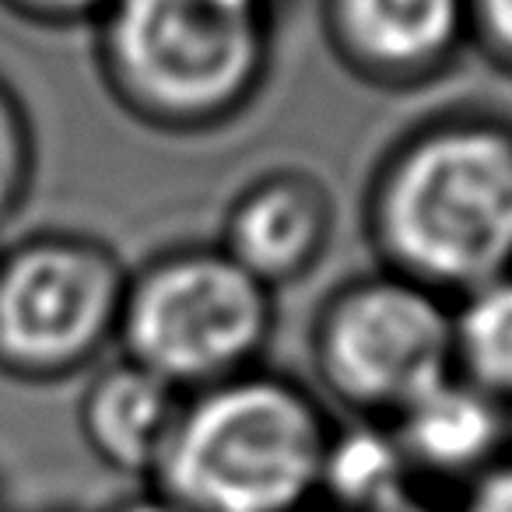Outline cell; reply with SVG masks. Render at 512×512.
I'll return each instance as SVG.
<instances>
[{"label":"cell","instance_id":"cell-10","mask_svg":"<svg viewBox=\"0 0 512 512\" xmlns=\"http://www.w3.org/2000/svg\"><path fill=\"white\" fill-rule=\"evenodd\" d=\"M186 393L172 390L148 369L116 358L88 372L78 400V428L88 453L120 477H134L144 488L155 477L169 435L183 411Z\"/></svg>","mask_w":512,"mask_h":512},{"label":"cell","instance_id":"cell-17","mask_svg":"<svg viewBox=\"0 0 512 512\" xmlns=\"http://www.w3.org/2000/svg\"><path fill=\"white\" fill-rule=\"evenodd\" d=\"M309 512H341V509H330V505H316V509H309Z\"/></svg>","mask_w":512,"mask_h":512},{"label":"cell","instance_id":"cell-14","mask_svg":"<svg viewBox=\"0 0 512 512\" xmlns=\"http://www.w3.org/2000/svg\"><path fill=\"white\" fill-rule=\"evenodd\" d=\"M470 46L512 74V0H470Z\"/></svg>","mask_w":512,"mask_h":512},{"label":"cell","instance_id":"cell-13","mask_svg":"<svg viewBox=\"0 0 512 512\" xmlns=\"http://www.w3.org/2000/svg\"><path fill=\"white\" fill-rule=\"evenodd\" d=\"M113 0H0V8L36 29H92Z\"/></svg>","mask_w":512,"mask_h":512},{"label":"cell","instance_id":"cell-11","mask_svg":"<svg viewBox=\"0 0 512 512\" xmlns=\"http://www.w3.org/2000/svg\"><path fill=\"white\" fill-rule=\"evenodd\" d=\"M453 365L460 379L512 407V274L453 299Z\"/></svg>","mask_w":512,"mask_h":512},{"label":"cell","instance_id":"cell-7","mask_svg":"<svg viewBox=\"0 0 512 512\" xmlns=\"http://www.w3.org/2000/svg\"><path fill=\"white\" fill-rule=\"evenodd\" d=\"M334 60L372 88H421L470 46V0H320Z\"/></svg>","mask_w":512,"mask_h":512},{"label":"cell","instance_id":"cell-4","mask_svg":"<svg viewBox=\"0 0 512 512\" xmlns=\"http://www.w3.org/2000/svg\"><path fill=\"white\" fill-rule=\"evenodd\" d=\"M274 299L218 242L165 249L130 271L116 351L172 390L197 393L264 365Z\"/></svg>","mask_w":512,"mask_h":512},{"label":"cell","instance_id":"cell-5","mask_svg":"<svg viewBox=\"0 0 512 512\" xmlns=\"http://www.w3.org/2000/svg\"><path fill=\"white\" fill-rule=\"evenodd\" d=\"M309 355L334 404L386 425L456 372L453 299L379 267L327 295Z\"/></svg>","mask_w":512,"mask_h":512},{"label":"cell","instance_id":"cell-2","mask_svg":"<svg viewBox=\"0 0 512 512\" xmlns=\"http://www.w3.org/2000/svg\"><path fill=\"white\" fill-rule=\"evenodd\" d=\"M109 99L158 134H214L264 95L278 50L274 0H113L92 25Z\"/></svg>","mask_w":512,"mask_h":512},{"label":"cell","instance_id":"cell-16","mask_svg":"<svg viewBox=\"0 0 512 512\" xmlns=\"http://www.w3.org/2000/svg\"><path fill=\"white\" fill-rule=\"evenodd\" d=\"M109 512H186V509H183V505L172 502V498L158 495L155 488H144V491H137V495L123 498V502H116Z\"/></svg>","mask_w":512,"mask_h":512},{"label":"cell","instance_id":"cell-3","mask_svg":"<svg viewBox=\"0 0 512 512\" xmlns=\"http://www.w3.org/2000/svg\"><path fill=\"white\" fill-rule=\"evenodd\" d=\"M337 425L306 383L267 365L186 393L148 488L186 512L323 505Z\"/></svg>","mask_w":512,"mask_h":512},{"label":"cell","instance_id":"cell-15","mask_svg":"<svg viewBox=\"0 0 512 512\" xmlns=\"http://www.w3.org/2000/svg\"><path fill=\"white\" fill-rule=\"evenodd\" d=\"M453 512H512V456L474 477L456 495Z\"/></svg>","mask_w":512,"mask_h":512},{"label":"cell","instance_id":"cell-12","mask_svg":"<svg viewBox=\"0 0 512 512\" xmlns=\"http://www.w3.org/2000/svg\"><path fill=\"white\" fill-rule=\"evenodd\" d=\"M39 169V137L25 99L0 74V228L22 214Z\"/></svg>","mask_w":512,"mask_h":512},{"label":"cell","instance_id":"cell-19","mask_svg":"<svg viewBox=\"0 0 512 512\" xmlns=\"http://www.w3.org/2000/svg\"><path fill=\"white\" fill-rule=\"evenodd\" d=\"M274 4H281V0H274Z\"/></svg>","mask_w":512,"mask_h":512},{"label":"cell","instance_id":"cell-1","mask_svg":"<svg viewBox=\"0 0 512 512\" xmlns=\"http://www.w3.org/2000/svg\"><path fill=\"white\" fill-rule=\"evenodd\" d=\"M365 228L379 267L446 299L512 274V123L449 113L376 165Z\"/></svg>","mask_w":512,"mask_h":512},{"label":"cell","instance_id":"cell-8","mask_svg":"<svg viewBox=\"0 0 512 512\" xmlns=\"http://www.w3.org/2000/svg\"><path fill=\"white\" fill-rule=\"evenodd\" d=\"M334 225V197L313 172L274 169L235 193L218 246L278 295L323 264Z\"/></svg>","mask_w":512,"mask_h":512},{"label":"cell","instance_id":"cell-9","mask_svg":"<svg viewBox=\"0 0 512 512\" xmlns=\"http://www.w3.org/2000/svg\"><path fill=\"white\" fill-rule=\"evenodd\" d=\"M386 425L421 488L456 484L460 495L474 477L509 456V407L456 372Z\"/></svg>","mask_w":512,"mask_h":512},{"label":"cell","instance_id":"cell-6","mask_svg":"<svg viewBox=\"0 0 512 512\" xmlns=\"http://www.w3.org/2000/svg\"><path fill=\"white\" fill-rule=\"evenodd\" d=\"M130 271L109 242L36 232L0 249V372L64 383L92 372L120 334Z\"/></svg>","mask_w":512,"mask_h":512},{"label":"cell","instance_id":"cell-18","mask_svg":"<svg viewBox=\"0 0 512 512\" xmlns=\"http://www.w3.org/2000/svg\"><path fill=\"white\" fill-rule=\"evenodd\" d=\"M0 512H4V502H0Z\"/></svg>","mask_w":512,"mask_h":512}]
</instances>
